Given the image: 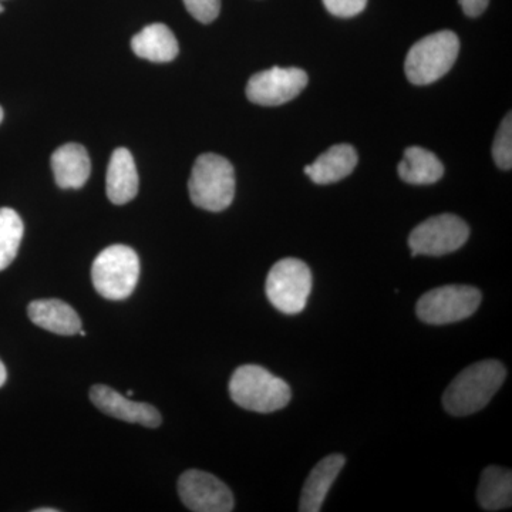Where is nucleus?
<instances>
[{
    "instance_id": "obj_1",
    "label": "nucleus",
    "mask_w": 512,
    "mask_h": 512,
    "mask_svg": "<svg viewBox=\"0 0 512 512\" xmlns=\"http://www.w3.org/2000/svg\"><path fill=\"white\" fill-rule=\"evenodd\" d=\"M507 370L498 360H483L464 369L447 387L443 406L451 416L483 410L503 386Z\"/></svg>"
},
{
    "instance_id": "obj_2",
    "label": "nucleus",
    "mask_w": 512,
    "mask_h": 512,
    "mask_svg": "<svg viewBox=\"0 0 512 512\" xmlns=\"http://www.w3.org/2000/svg\"><path fill=\"white\" fill-rule=\"evenodd\" d=\"M229 394L235 404L255 413H274L291 402V387L285 380L272 375L265 367H238L229 382Z\"/></svg>"
},
{
    "instance_id": "obj_3",
    "label": "nucleus",
    "mask_w": 512,
    "mask_h": 512,
    "mask_svg": "<svg viewBox=\"0 0 512 512\" xmlns=\"http://www.w3.org/2000/svg\"><path fill=\"white\" fill-rule=\"evenodd\" d=\"M188 191L192 204L202 210H227L235 197L234 167L218 154H202L192 167Z\"/></svg>"
},
{
    "instance_id": "obj_4",
    "label": "nucleus",
    "mask_w": 512,
    "mask_h": 512,
    "mask_svg": "<svg viewBox=\"0 0 512 512\" xmlns=\"http://www.w3.org/2000/svg\"><path fill=\"white\" fill-rule=\"evenodd\" d=\"M460 52V40L451 30H441L414 43L407 53L404 72L410 83L427 86L450 72Z\"/></svg>"
},
{
    "instance_id": "obj_5",
    "label": "nucleus",
    "mask_w": 512,
    "mask_h": 512,
    "mask_svg": "<svg viewBox=\"0 0 512 512\" xmlns=\"http://www.w3.org/2000/svg\"><path fill=\"white\" fill-rule=\"evenodd\" d=\"M140 278V258L127 245H111L94 259V289L109 301H124L134 292Z\"/></svg>"
},
{
    "instance_id": "obj_6",
    "label": "nucleus",
    "mask_w": 512,
    "mask_h": 512,
    "mask_svg": "<svg viewBox=\"0 0 512 512\" xmlns=\"http://www.w3.org/2000/svg\"><path fill=\"white\" fill-rule=\"evenodd\" d=\"M266 296L285 315H298L305 309L312 291V272L301 259L285 258L269 271Z\"/></svg>"
},
{
    "instance_id": "obj_7",
    "label": "nucleus",
    "mask_w": 512,
    "mask_h": 512,
    "mask_svg": "<svg viewBox=\"0 0 512 512\" xmlns=\"http://www.w3.org/2000/svg\"><path fill=\"white\" fill-rule=\"evenodd\" d=\"M481 292L473 286L447 285L431 289L417 302L416 313L427 325H450L476 313Z\"/></svg>"
},
{
    "instance_id": "obj_8",
    "label": "nucleus",
    "mask_w": 512,
    "mask_h": 512,
    "mask_svg": "<svg viewBox=\"0 0 512 512\" xmlns=\"http://www.w3.org/2000/svg\"><path fill=\"white\" fill-rule=\"evenodd\" d=\"M470 237L466 221L453 214H441L421 222L409 237L412 255L443 256L457 251Z\"/></svg>"
},
{
    "instance_id": "obj_9",
    "label": "nucleus",
    "mask_w": 512,
    "mask_h": 512,
    "mask_svg": "<svg viewBox=\"0 0 512 512\" xmlns=\"http://www.w3.org/2000/svg\"><path fill=\"white\" fill-rule=\"evenodd\" d=\"M308 74L298 67H272L249 79L247 97L259 106H282L308 86Z\"/></svg>"
},
{
    "instance_id": "obj_10",
    "label": "nucleus",
    "mask_w": 512,
    "mask_h": 512,
    "mask_svg": "<svg viewBox=\"0 0 512 512\" xmlns=\"http://www.w3.org/2000/svg\"><path fill=\"white\" fill-rule=\"evenodd\" d=\"M178 494L185 507L194 512H231L234 495L220 478L200 470L185 471L178 480Z\"/></svg>"
},
{
    "instance_id": "obj_11",
    "label": "nucleus",
    "mask_w": 512,
    "mask_h": 512,
    "mask_svg": "<svg viewBox=\"0 0 512 512\" xmlns=\"http://www.w3.org/2000/svg\"><path fill=\"white\" fill-rule=\"evenodd\" d=\"M90 400L97 409L107 416L127 423L141 424L150 429H156L163 423V417L156 407L147 403L131 402L123 394L116 392L104 384H96L90 390Z\"/></svg>"
},
{
    "instance_id": "obj_12",
    "label": "nucleus",
    "mask_w": 512,
    "mask_h": 512,
    "mask_svg": "<svg viewBox=\"0 0 512 512\" xmlns=\"http://www.w3.org/2000/svg\"><path fill=\"white\" fill-rule=\"evenodd\" d=\"M345 463L346 458L342 454H332L316 464L303 487L299 511L319 512L322 510L330 487L335 483L340 471L345 467Z\"/></svg>"
},
{
    "instance_id": "obj_13",
    "label": "nucleus",
    "mask_w": 512,
    "mask_h": 512,
    "mask_svg": "<svg viewBox=\"0 0 512 512\" xmlns=\"http://www.w3.org/2000/svg\"><path fill=\"white\" fill-rule=\"evenodd\" d=\"M52 170L56 184L63 190H79L89 180L92 163L86 148L80 144H66L52 156Z\"/></svg>"
},
{
    "instance_id": "obj_14",
    "label": "nucleus",
    "mask_w": 512,
    "mask_h": 512,
    "mask_svg": "<svg viewBox=\"0 0 512 512\" xmlns=\"http://www.w3.org/2000/svg\"><path fill=\"white\" fill-rule=\"evenodd\" d=\"M28 315L36 326L56 335L73 336L82 330V319L77 312L59 299H40L30 303Z\"/></svg>"
},
{
    "instance_id": "obj_15",
    "label": "nucleus",
    "mask_w": 512,
    "mask_h": 512,
    "mask_svg": "<svg viewBox=\"0 0 512 512\" xmlns=\"http://www.w3.org/2000/svg\"><path fill=\"white\" fill-rule=\"evenodd\" d=\"M357 165V153L355 147L350 144H336L328 151L320 154L315 163L303 168L305 174L315 184L328 185L338 183L343 178L349 177Z\"/></svg>"
},
{
    "instance_id": "obj_16",
    "label": "nucleus",
    "mask_w": 512,
    "mask_h": 512,
    "mask_svg": "<svg viewBox=\"0 0 512 512\" xmlns=\"http://www.w3.org/2000/svg\"><path fill=\"white\" fill-rule=\"evenodd\" d=\"M106 190L107 197L116 205L127 204L136 198L138 173L134 158L127 148L114 150L107 170Z\"/></svg>"
},
{
    "instance_id": "obj_17",
    "label": "nucleus",
    "mask_w": 512,
    "mask_h": 512,
    "mask_svg": "<svg viewBox=\"0 0 512 512\" xmlns=\"http://www.w3.org/2000/svg\"><path fill=\"white\" fill-rule=\"evenodd\" d=\"M131 49L141 59L154 63H167L180 52L177 39L164 23H153L131 39Z\"/></svg>"
},
{
    "instance_id": "obj_18",
    "label": "nucleus",
    "mask_w": 512,
    "mask_h": 512,
    "mask_svg": "<svg viewBox=\"0 0 512 512\" xmlns=\"http://www.w3.org/2000/svg\"><path fill=\"white\" fill-rule=\"evenodd\" d=\"M400 178L407 184H436L444 174V165L436 154L421 147H409L404 151L402 163L397 167Z\"/></svg>"
},
{
    "instance_id": "obj_19",
    "label": "nucleus",
    "mask_w": 512,
    "mask_h": 512,
    "mask_svg": "<svg viewBox=\"0 0 512 512\" xmlns=\"http://www.w3.org/2000/svg\"><path fill=\"white\" fill-rule=\"evenodd\" d=\"M477 500L485 511L507 510L512 504V474L503 467H487L481 474Z\"/></svg>"
},
{
    "instance_id": "obj_20",
    "label": "nucleus",
    "mask_w": 512,
    "mask_h": 512,
    "mask_svg": "<svg viewBox=\"0 0 512 512\" xmlns=\"http://www.w3.org/2000/svg\"><path fill=\"white\" fill-rule=\"evenodd\" d=\"M23 232L25 227L18 212L12 208H0V271L15 261Z\"/></svg>"
},
{
    "instance_id": "obj_21",
    "label": "nucleus",
    "mask_w": 512,
    "mask_h": 512,
    "mask_svg": "<svg viewBox=\"0 0 512 512\" xmlns=\"http://www.w3.org/2000/svg\"><path fill=\"white\" fill-rule=\"evenodd\" d=\"M493 157L495 164L501 170L510 171L512 168V119L511 113L504 117L498 128L493 144Z\"/></svg>"
},
{
    "instance_id": "obj_22",
    "label": "nucleus",
    "mask_w": 512,
    "mask_h": 512,
    "mask_svg": "<svg viewBox=\"0 0 512 512\" xmlns=\"http://www.w3.org/2000/svg\"><path fill=\"white\" fill-rule=\"evenodd\" d=\"M185 8L198 22L211 23L220 15L221 0H184Z\"/></svg>"
},
{
    "instance_id": "obj_23",
    "label": "nucleus",
    "mask_w": 512,
    "mask_h": 512,
    "mask_svg": "<svg viewBox=\"0 0 512 512\" xmlns=\"http://www.w3.org/2000/svg\"><path fill=\"white\" fill-rule=\"evenodd\" d=\"M330 15L338 18H353L366 9L367 0H323Z\"/></svg>"
},
{
    "instance_id": "obj_24",
    "label": "nucleus",
    "mask_w": 512,
    "mask_h": 512,
    "mask_svg": "<svg viewBox=\"0 0 512 512\" xmlns=\"http://www.w3.org/2000/svg\"><path fill=\"white\" fill-rule=\"evenodd\" d=\"M488 3H490V0H460L461 8L470 18L483 15L488 8Z\"/></svg>"
},
{
    "instance_id": "obj_25",
    "label": "nucleus",
    "mask_w": 512,
    "mask_h": 512,
    "mask_svg": "<svg viewBox=\"0 0 512 512\" xmlns=\"http://www.w3.org/2000/svg\"><path fill=\"white\" fill-rule=\"evenodd\" d=\"M6 379H8V372H6V367L3 365L2 360H0V387L6 383Z\"/></svg>"
},
{
    "instance_id": "obj_26",
    "label": "nucleus",
    "mask_w": 512,
    "mask_h": 512,
    "mask_svg": "<svg viewBox=\"0 0 512 512\" xmlns=\"http://www.w3.org/2000/svg\"><path fill=\"white\" fill-rule=\"evenodd\" d=\"M33 512H59V510H56V508H37Z\"/></svg>"
},
{
    "instance_id": "obj_27",
    "label": "nucleus",
    "mask_w": 512,
    "mask_h": 512,
    "mask_svg": "<svg viewBox=\"0 0 512 512\" xmlns=\"http://www.w3.org/2000/svg\"><path fill=\"white\" fill-rule=\"evenodd\" d=\"M3 120V110L2 107H0V123H2Z\"/></svg>"
},
{
    "instance_id": "obj_28",
    "label": "nucleus",
    "mask_w": 512,
    "mask_h": 512,
    "mask_svg": "<svg viewBox=\"0 0 512 512\" xmlns=\"http://www.w3.org/2000/svg\"><path fill=\"white\" fill-rule=\"evenodd\" d=\"M3 10H5V8H3L2 3H0V13H3Z\"/></svg>"
}]
</instances>
